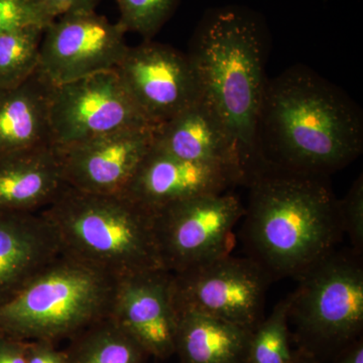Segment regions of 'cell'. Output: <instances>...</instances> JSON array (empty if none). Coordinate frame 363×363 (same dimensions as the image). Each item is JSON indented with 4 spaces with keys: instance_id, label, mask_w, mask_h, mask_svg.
<instances>
[{
    "instance_id": "obj_1",
    "label": "cell",
    "mask_w": 363,
    "mask_h": 363,
    "mask_svg": "<svg viewBox=\"0 0 363 363\" xmlns=\"http://www.w3.org/2000/svg\"><path fill=\"white\" fill-rule=\"evenodd\" d=\"M257 147L262 166L328 177L362 154V109L316 72L290 67L267 80Z\"/></svg>"
},
{
    "instance_id": "obj_2",
    "label": "cell",
    "mask_w": 363,
    "mask_h": 363,
    "mask_svg": "<svg viewBox=\"0 0 363 363\" xmlns=\"http://www.w3.org/2000/svg\"><path fill=\"white\" fill-rule=\"evenodd\" d=\"M269 32L250 7L208 9L196 26L189 52L202 98L221 119L233 140L245 185L262 167L257 124L267 80Z\"/></svg>"
},
{
    "instance_id": "obj_3",
    "label": "cell",
    "mask_w": 363,
    "mask_h": 363,
    "mask_svg": "<svg viewBox=\"0 0 363 363\" xmlns=\"http://www.w3.org/2000/svg\"><path fill=\"white\" fill-rule=\"evenodd\" d=\"M247 186L243 240L272 279L298 278L335 252L344 233L326 176L264 164Z\"/></svg>"
},
{
    "instance_id": "obj_4",
    "label": "cell",
    "mask_w": 363,
    "mask_h": 363,
    "mask_svg": "<svg viewBox=\"0 0 363 363\" xmlns=\"http://www.w3.org/2000/svg\"><path fill=\"white\" fill-rule=\"evenodd\" d=\"M61 252L118 279L164 269L154 215L125 195H99L67 187L40 213Z\"/></svg>"
},
{
    "instance_id": "obj_5",
    "label": "cell",
    "mask_w": 363,
    "mask_h": 363,
    "mask_svg": "<svg viewBox=\"0 0 363 363\" xmlns=\"http://www.w3.org/2000/svg\"><path fill=\"white\" fill-rule=\"evenodd\" d=\"M116 279L61 253L0 307V334L23 341L71 339L109 316Z\"/></svg>"
},
{
    "instance_id": "obj_6",
    "label": "cell",
    "mask_w": 363,
    "mask_h": 363,
    "mask_svg": "<svg viewBox=\"0 0 363 363\" xmlns=\"http://www.w3.org/2000/svg\"><path fill=\"white\" fill-rule=\"evenodd\" d=\"M297 279L298 288L288 296V318L298 350L320 362L362 338V255L335 250Z\"/></svg>"
},
{
    "instance_id": "obj_7",
    "label": "cell",
    "mask_w": 363,
    "mask_h": 363,
    "mask_svg": "<svg viewBox=\"0 0 363 363\" xmlns=\"http://www.w3.org/2000/svg\"><path fill=\"white\" fill-rule=\"evenodd\" d=\"M245 212L240 198L227 192L196 196L152 212L164 269L176 274L230 255L234 227Z\"/></svg>"
},
{
    "instance_id": "obj_8",
    "label": "cell",
    "mask_w": 363,
    "mask_h": 363,
    "mask_svg": "<svg viewBox=\"0 0 363 363\" xmlns=\"http://www.w3.org/2000/svg\"><path fill=\"white\" fill-rule=\"evenodd\" d=\"M272 281L250 257L223 255L173 274L177 312L203 313L253 330L264 319Z\"/></svg>"
},
{
    "instance_id": "obj_9",
    "label": "cell",
    "mask_w": 363,
    "mask_h": 363,
    "mask_svg": "<svg viewBox=\"0 0 363 363\" xmlns=\"http://www.w3.org/2000/svg\"><path fill=\"white\" fill-rule=\"evenodd\" d=\"M50 121L55 149L114 131L156 128L143 116L116 70L52 86Z\"/></svg>"
},
{
    "instance_id": "obj_10",
    "label": "cell",
    "mask_w": 363,
    "mask_h": 363,
    "mask_svg": "<svg viewBox=\"0 0 363 363\" xmlns=\"http://www.w3.org/2000/svg\"><path fill=\"white\" fill-rule=\"evenodd\" d=\"M126 33L96 11L61 16L45 28L37 72L58 86L116 70L130 47Z\"/></svg>"
},
{
    "instance_id": "obj_11",
    "label": "cell",
    "mask_w": 363,
    "mask_h": 363,
    "mask_svg": "<svg viewBox=\"0 0 363 363\" xmlns=\"http://www.w3.org/2000/svg\"><path fill=\"white\" fill-rule=\"evenodd\" d=\"M116 71L143 116L156 128L202 98L188 55L169 45L150 40L128 47Z\"/></svg>"
},
{
    "instance_id": "obj_12",
    "label": "cell",
    "mask_w": 363,
    "mask_h": 363,
    "mask_svg": "<svg viewBox=\"0 0 363 363\" xmlns=\"http://www.w3.org/2000/svg\"><path fill=\"white\" fill-rule=\"evenodd\" d=\"M156 128H128L54 147L67 187L91 194H123L152 149Z\"/></svg>"
},
{
    "instance_id": "obj_13",
    "label": "cell",
    "mask_w": 363,
    "mask_h": 363,
    "mask_svg": "<svg viewBox=\"0 0 363 363\" xmlns=\"http://www.w3.org/2000/svg\"><path fill=\"white\" fill-rule=\"evenodd\" d=\"M109 317L152 357L175 354L178 312L173 272L150 269L116 279Z\"/></svg>"
},
{
    "instance_id": "obj_14",
    "label": "cell",
    "mask_w": 363,
    "mask_h": 363,
    "mask_svg": "<svg viewBox=\"0 0 363 363\" xmlns=\"http://www.w3.org/2000/svg\"><path fill=\"white\" fill-rule=\"evenodd\" d=\"M241 185L231 172L184 161L152 149L123 193L150 212L196 196L219 194Z\"/></svg>"
},
{
    "instance_id": "obj_15",
    "label": "cell",
    "mask_w": 363,
    "mask_h": 363,
    "mask_svg": "<svg viewBox=\"0 0 363 363\" xmlns=\"http://www.w3.org/2000/svg\"><path fill=\"white\" fill-rule=\"evenodd\" d=\"M61 253L56 233L42 214L0 211V307Z\"/></svg>"
},
{
    "instance_id": "obj_16",
    "label": "cell",
    "mask_w": 363,
    "mask_h": 363,
    "mask_svg": "<svg viewBox=\"0 0 363 363\" xmlns=\"http://www.w3.org/2000/svg\"><path fill=\"white\" fill-rule=\"evenodd\" d=\"M154 147L184 161L226 169L245 185L233 140L221 119L203 98L157 126Z\"/></svg>"
},
{
    "instance_id": "obj_17",
    "label": "cell",
    "mask_w": 363,
    "mask_h": 363,
    "mask_svg": "<svg viewBox=\"0 0 363 363\" xmlns=\"http://www.w3.org/2000/svg\"><path fill=\"white\" fill-rule=\"evenodd\" d=\"M52 87L35 72L21 84L0 89V159L52 145Z\"/></svg>"
},
{
    "instance_id": "obj_18",
    "label": "cell",
    "mask_w": 363,
    "mask_h": 363,
    "mask_svg": "<svg viewBox=\"0 0 363 363\" xmlns=\"http://www.w3.org/2000/svg\"><path fill=\"white\" fill-rule=\"evenodd\" d=\"M66 188L52 145L0 159V211L33 212Z\"/></svg>"
},
{
    "instance_id": "obj_19",
    "label": "cell",
    "mask_w": 363,
    "mask_h": 363,
    "mask_svg": "<svg viewBox=\"0 0 363 363\" xmlns=\"http://www.w3.org/2000/svg\"><path fill=\"white\" fill-rule=\"evenodd\" d=\"M252 330L196 311L178 312L180 363H247Z\"/></svg>"
},
{
    "instance_id": "obj_20",
    "label": "cell",
    "mask_w": 363,
    "mask_h": 363,
    "mask_svg": "<svg viewBox=\"0 0 363 363\" xmlns=\"http://www.w3.org/2000/svg\"><path fill=\"white\" fill-rule=\"evenodd\" d=\"M65 352L68 363H145L149 357L109 316L71 338Z\"/></svg>"
},
{
    "instance_id": "obj_21",
    "label": "cell",
    "mask_w": 363,
    "mask_h": 363,
    "mask_svg": "<svg viewBox=\"0 0 363 363\" xmlns=\"http://www.w3.org/2000/svg\"><path fill=\"white\" fill-rule=\"evenodd\" d=\"M45 30L33 26L0 35V89L20 85L37 72Z\"/></svg>"
},
{
    "instance_id": "obj_22",
    "label": "cell",
    "mask_w": 363,
    "mask_h": 363,
    "mask_svg": "<svg viewBox=\"0 0 363 363\" xmlns=\"http://www.w3.org/2000/svg\"><path fill=\"white\" fill-rule=\"evenodd\" d=\"M289 297L278 303L272 314L253 329L247 363H290L292 333L289 326Z\"/></svg>"
},
{
    "instance_id": "obj_23",
    "label": "cell",
    "mask_w": 363,
    "mask_h": 363,
    "mask_svg": "<svg viewBox=\"0 0 363 363\" xmlns=\"http://www.w3.org/2000/svg\"><path fill=\"white\" fill-rule=\"evenodd\" d=\"M118 23L128 33L150 40L175 13L180 0H116Z\"/></svg>"
},
{
    "instance_id": "obj_24",
    "label": "cell",
    "mask_w": 363,
    "mask_h": 363,
    "mask_svg": "<svg viewBox=\"0 0 363 363\" xmlns=\"http://www.w3.org/2000/svg\"><path fill=\"white\" fill-rule=\"evenodd\" d=\"M52 21L37 0H0V35L33 26L45 28Z\"/></svg>"
},
{
    "instance_id": "obj_25",
    "label": "cell",
    "mask_w": 363,
    "mask_h": 363,
    "mask_svg": "<svg viewBox=\"0 0 363 363\" xmlns=\"http://www.w3.org/2000/svg\"><path fill=\"white\" fill-rule=\"evenodd\" d=\"M339 217L344 234H347L353 252H363V177L360 175L343 199L338 200Z\"/></svg>"
},
{
    "instance_id": "obj_26",
    "label": "cell",
    "mask_w": 363,
    "mask_h": 363,
    "mask_svg": "<svg viewBox=\"0 0 363 363\" xmlns=\"http://www.w3.org/2000/svg\"><path fill=\"white\" fill-rule=\"evenodd\" d=\"M100 1L101 0H37L52 21L66 14L95 11Z\"/></svg>"
},
{
    "instance_id": "obj_27",
    "label": "cell",
    "mask_w": 363,
    "mask_h": 363,
    "mask_svg": "<svg viewBox=\"0 0 363 363\" xmlns=\"http://www.w3.org/2000/svg\"><path fill=\"white\" fill-rule=\"evenodd\" d=\"M54 342L47 340L26 341L28 363H68L65 350H59Z\"/></svg>"
},
{
    "instance_id": "obj_28",
    "label": "cell",
    "mask_w": 363,
    "mask_h": 363,
    "mask_svg": "<svg viewBox=\"0 0 363 363\" xmlns=\"http://www.w3.org/2000/svg\"><path fill=\"white\" fill-rule=\"evenodd\" d=\"M26 341L0 334V363H28Z\"/></svg>"
},
{
    "instance_id": "obj_29",
    "label": "cell",
    "mask_w": 363,
    "mask_h": 363,
    "mask_svg": "<svg viewBox=\"0 0 363 363\" xmlns=\"http://www.w3.org/2000/svg\"><path fill=\"white\" fill-rule=\"evenodd\" d=\"M333 363H363V341L357 339L334 357Z\"/></svg>"
},
{
    "instance_id": "obj_30",
    "label": "cell",
    "mask_w": 363,
    "mask_h": 363,
    "mask_svg": "<svg viewBox=\"0 0 363 363\" xmlns=\"http://www.w3.org/2000/svg\"><path fill=\"white\" fill-rule=\"evenodd\" d=\"M290 363H320L316 357L302 350L294 351L292 360Z\"/></svg>"
}]
</instances>
